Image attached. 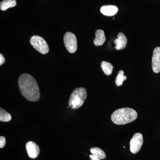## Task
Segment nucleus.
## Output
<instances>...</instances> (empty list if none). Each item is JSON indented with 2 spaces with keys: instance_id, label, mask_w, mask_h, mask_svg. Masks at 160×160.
<instances>
[{
  "instance_id": "f257e3e1",
  "label": "nucleus",
  "mask_w": 160,
  "mask_h": 160,
  "mask_svg": "<svg viewBox=\"0 0 160 160\" xmlns=\"http://www.w3.org/2000/svg\"><path fill=\"white\" fill-rule=\"evenodd\" d=\"M18 86L22 95L26 99L32 102L39 100V88L36 80L30 74L21 75L18 79Z\"/></svg>"
},
{
  "instance_id": "f03ea898",
  "label": "nucleus",
  "mask_w": 160,
  "mask_h": 160,
  "mask_svg": "<svg viewBox=\"0 0 160 160\" xmlns=\"http://www.w3.org/2000/svg\"><path fill=\"white\" fill-rule=\"evenodd\" d=\"M138 118V113L130 108H121L115 110L112 114V121L116 125H122L131 122Z\"/></svg>"
},
{
  "instance_id": "7ed1b4c3",
  "label": "nucleus",
  "mask_w": 160,
  "mask_h": 160,
  "mask_svg": "<svg viewBox=\"0 0 160 160\" xmlns=\"http://www.w3.org/2000/svg\"><path fill=\"white\" fill-rule=\"evenodd\" d=\"M87 96V91L85 88L80 87L75 89L69 98V107L74 109L80 108L84 104Z\"/></svg>"
},
{
  "instance_id": "20e7f679",
  "label": "nucleus",
  "mask_w": 160,
  "mask_h": 160,
  "mask_svg": "<svg viewBox=\"0 0 160 160\" xmlns=\"http://www.w3.org/2000/svg\"><path fill=\"white\" fill-rule=\"evenodd\" d=\"M30 43L36 50L43 54H47L49 51V46L42 38L39 36L32 37Z\"/></svg>"
},
{
  "instance_id": "39448f33",
  "label": "nucleus",
  "mask_w": 160,
  "mask_h": 160,
  "mask_svg": "<svg viewBox=\"0 0 160 160\" xmlns=\"http://www.w3.org/2000/svg\"><path fill=\"white\" fill-rule=\"evenodd\" d=\"M64 42L66 49L70 53H74L78 48L76 37L71 32H67L64 37Z\"/></svg>"
},
{
  "instance_id": "423d86ee",
  "label": "nucleus",
  "mask_w": 160,
  "mask_h": 160,
  "mask_svg": "<svg viewBox=\"0 0 160 160\" xmlns=\"http://www.w3.org/2000/svg\"><path fill=\"white\" fill-rule=\"evenodd\" d=\"M143 143L142 135L140 133H135L130 142V150L132 153H137L141 149Z\"/></svg>"
},
{
  "instance_id": "0eeeda50",
  "label": "nucleus",
  "mask_w": 160,
  "mask_h": 160,
  "mask_svg": "<svg viewBox=\"0 0 160 160\" xmlns=\"http://www.w3.org/2000/svg\"><path fill=\"white\" fill-rule=\"evenodd\" d=\"M26 149L29 158H35L38 156L40 153V148L34 142L29 141L27 142Z\"/></svg>"
},
{
  "instance_id": "6e6552de",
  "label": "nucleus",
  "mask_w": 160,
  "mask_h": 160,
  "mask_svg": "<svg viewBox=\"0 0 160 160\" xmlns=\"http://www.w3.org/2000/svg\"><path fill=\"white\" fill-rule=\"evenodd\" d=\"M152 69L156 73L160 72V47L154 49L152 57Z\"/></svg>"
},
{
  "instance_id": "1a4fd4ad",
  "label": "nucleus",
  "mask_w": 160,
  "mask_h": 160,
  "mask_svg": "<svg viewBox=\"0 0 160 160\" xmlns=\"http://www.w3.org/2000/svg\"><path fill=\"white\" fill-rule=\"evenodd\" d=\"M114 42L115 44L116 49L121 50L126 48L127 44V39L124 34L120 32L118 34V38L115 40Z\"/></svg>"
},
{
  "instance_id": "9d476101",
  "label": "nucleus",
  "mask_w": 160,
  "mask_h": 160,
  "mask_svg": "<svg viewBox=\"0 0 160 160\" xmlns=\"http://www.w3.org/2000/svg\"><path fill=\"white\" fill-rule=\"evenodd\" d=\"M100 11L102 14L107 16H112L117 13V7L112 5H106L102 6L100 9Z\"/></svg>"
},
{
  "instance_id": "9b49d317",
  "label": "nucleus",
  "mask_w": 160,
  "mask_h": 160,
  "mask_svg": "<svg viewBox=\"0 0 160 160\" xmlns=\"http://www.w3.org/2000/svg\"><path fill=\"white\" fill-rule=\"evenodd\" d=\"M96 38L93 43L95 46H101L102 45L106 40L105 32L102 29H98L95 32Z\"/></svg>"
},
{
  "instance_id": "f8f14e48",
  "label": "nucleus",
  "mask_w": 160,
  "mask_h": 160,
  "mask_svg": "<svg viewBox=\"0 0 160 160\" xmlns=\"http://www.w3.org/2000/svg\"><path fill=\"white\" fill-rule=\"evenodd\" d=\"M16 0H4L0 4V9L2 11H6L7 9L16 6Z\"/></svg>"
},
{
  "instance_id": "ddd939ff",
  "label": "nucleus",
  "mask_w": 160,
  "mask_h": 160,
  "mask_svg": "<svg viewBox=\"0 0 160 160\" xmlns=\"http://www.w3.org/2000/svg\"><path fill=\"white\" fill-rule=\"evenodd\" d=\"M101 68L102 69L103 72L106 75L109 76L112 73L113 66L111 63L106 61H103L101 64Z\"/></svg>"
},
{
  "instance_id": "4468645a",
  "label": "nucleus",
  "mask_w": 160,
  "mask_h": 160,
  "mask_svg": "<svg viewBox=\"0 0 160 160\" xmlns=\"http://www.w3.org/2000/svg\"><path fill=\"white\" fill-rule=\"evenodd\" d=\"M92 154L99 158L101 159L106 158V154L103 150L98 147H93L90 150Z\"/></svg>"
},
{
  "instance_id": "2eb2a0df",
  "label": "nucleus",
  "mask_w": 160,
  "mask_h": 160,
  "mask_svg": "<svg viewBox=\"0 0 160 160\" xmlns=\"http://www.w3.org/2000/svg\"><path fill=\"white\" fill-rule=\"evenodd\" d=\"M11 115L5 109L0 108V121L2 122H8L11 120Z\"/></svg>"
},
{
  "instance_id": "dca6fc26",
  "label": "nucleus",
  "mask_w": 160,
  "mask_h": 160,
  "mask_svg": "<svg viewBox=\"0 0 160 160\" xmlns=\"http://www.w3.org/2000/svg\"><path fill=\"white\" fill-rule=\"evenodd\" d=\"M126 79H127V77L124 75V72L123 70H120L119 71L116 78V84L118 86H121L122 85L124 81Z\"/></svg>"
},
{
  "instance_id": "f3484780",
  "label": "nucleus",
  "mask_w": 160,
  "mask_h": 160,
  "mask_svg": "<svg viewBox=\"0 0 160 160\" xmlns=\"http://www.w3.org/2000/svg\"><path fill=\"white\" fill-rule=\"evenodd\" d=\"M6 138L3 136H1L0 137V148H3L6 145Z\"/></svg>"
},
{
  "instance_id": "a211bd4d",
  "label": "nucleus",
  "mask_w": 160,
  "mask_h": 160,
  "mask_svg": "<svg viewBox=\"0 0 160 160\" xmlns=\"http://www.w3.org/2000/svg\"><path fill=\"white\" fill-rule=\"evenodd\" d=\"M6 62V59L3 57V54L1 53L0 54V66H2Z\"/></svg>"
},
{
  "instance_id": "6ab92c4d",
  "label": "nucleus",
  "mask_w": 160,
  "mask_h": 160,
  "mask_svg": "<svg viewBox=\"0 0 160 160\" xmlns=\"http://www.w3.org/2000/svg\"><path fill=\"white\" fill-rule=\"evenodd\" d=\"M89 157H90L91 160H101V159H100L99 158L95 156L92 154L90 155Z\"/></svg>"
}]
</instances>
